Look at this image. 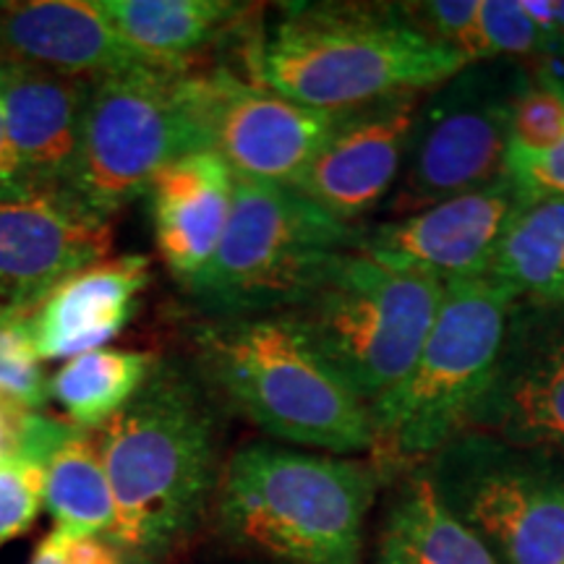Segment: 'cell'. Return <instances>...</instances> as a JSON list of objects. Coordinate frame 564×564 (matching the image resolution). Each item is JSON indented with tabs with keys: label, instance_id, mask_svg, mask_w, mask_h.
I'll list each match as a JSON object with an SVG mask.
<instances>
[{
	"label": "cell",
	"instance_id": "obj_29",
	"mask_svg": "<svg viewBox=\"0 0 564 564\" xmlns=\"http://www.w3.org/2000/svg\"><path fill=\"white\" fill-rule=\"evenodd\" d=\"M45 468L21 457L0 463V549L24 535L45 507Z\"/></svg>",
	"mask_w": 564,
	"mask_h": 564
},
{
	"label": "cell",
	"instance_id": "obj_16",
	"mask_svg": "<svg viewBox=\"0 0 564 564\" xmlns=\"http://www.w3.org/2000/svg\"><path fill=\"white\" fill-rule=\"evenodd\" d=\"M3 112L19 181L68 183L95 82L0 58Z\"/></svg>",
	"mask_w": 564,
	"mask_h": 564
},
{
	"label": "cell",
	"instance_id": "obj_14",
	"mask_svg": "<svg viewBox=\"0 0 564 564\" xmlns=\"http://www.w3.org/2000/svg\"><path fill=\"white\" fill-rule=\"evenodd\" d=\"M523 192L510 175L413 215L361 230L358 249L398 270L442 282L486 278Z\"/></svg>",
	"mask_w": 564,
	"mask_h": 564
},
{
	"label": "cell",
	"instance_id": "obj_6",
	"mask_svg": "<svg viewBox=\"0 0 564 564\" xmlns=\"http://www.w3.org/2000/svg\"><path fill=\"white\" fill-rule=\"evenodd\" d=\"M364 225L324 212L282 183L236 178L228 228L215 259L186 288L207 316L293 312L314 293Z\"/></svg>",
	"mask_w": 564,
	"mask_h": 564
},
{
	"label": "cell",
	"instance_id": "obj_4",
	"mask_svg": "<svg viewBox=\"0 0 564 564\" xmlns=\"http://www.w3.org/2000/svg\"><path fill=\"white\" fill-rule=\"evenodd\" d=\"M196 377L272 440L333 455L373 453L371 408L324 364L291 314L207 316Z\"/></svg>",
	"mask_w": 564,
	"mask_h": 564
},
{
	"label": "cell",
	"instance_id": "obj_20",
	"mask_svg": "<svg viewBox=\"0 0 564 564\" xmlns=\"http://www.w3.org/2000/svg\"><path fill=\"white\" fill-rule=\"evenodd\" d=\"M118 34L141 61L194 68V58L249 13L232 0H100Z\"/></svg>",
	"mask_w": 564,
	"mask_h": 564
},
{
	"label": "cell",
	"instance_id": "obj_26",
	"mask_svg": "<svg viewBox=\"0 0 564 564\" xmlns=\"http://www.w3.org/2000/svg\"><path fill=\"white\" fill-rule=\"evenodd\" d=\"M564 137V79L549 70L531 82L512 112L507 165L546 154Z\"/></svg>",
	"mask_w": 564,
	"mask_h": 564
},
{
	"label": "cell",
	"instance_id": "obj_7",
	"mask_svg": "<svg viewBox=\"0 0 564 564\" xmlns=\"http://www.w3.org/2000/svg\"><path fill=\"white\" fill-rule=\"evenodd\" d=\"M442 299V280L398 270L356 246L285 314L324 364L371 408L411 373Z\"/></svg>",
	"mask_w": 564,
	"mask_h": 564
},
{
	"label": "cell",
	"instance_id": "obj_17",
	"mask_svg": "<svg viewBox=\"0 0 564 564\" xmlns=\"http://www.w3.org/2000/svg\"><path fill=\"white\" fill-rule=\"evenodd\" d=\"M0 58L91 82L150 66L126 45L100 0L0 3Z\"/></svg>",
	"mask_w": 564,
	"mask_h": 564
},
{
	"label": "cell",
	"instance_id": "obj_31",
	"mask_svg": "<svg viewBox=\"0 0 564 564\" xmlns=\"http://www.w3.org/2000/svg\"><path fill=\"white\" fill-rule=\"evenodd\" d=\"M61 533V531H58ZM123 556L102 535L68 539L63 535V564H121Z\"/></svg>",
	"mask_w": 564,
	"mask_h": 564
},
{
	"label": "cell",
	"instance_id": "obj_19",
	"mask_svg": "<svg viewBox=\"0 0 564 564\" xmlns=\"http://www.w3.org/2000/svg\"><path fill=\"white\" fill-rule=\"evenodd\" d=\"M150 259L141 253L102 259L63 280L32 314V340L42 361H68L105 348L129 327L150 288Z\"/></svg>",
	"mask_w": 564,
	"mask_h": 564
},
{
	"label": "cell",
	"instance_id": "obj_21",
	"mask_svg": "<svg viewBox=\"0 0 564 564\" xmlns=\"http://www.w3.org/2000/svg\"><path fill=\"white\" fill-rule=\"evenodd\" d=\"M373 564H499L489 549L453 518L429 478L408 476L394 489L379 528Z\"/></svg>",
	"mask_w": 564,
	"mask_h": 564
},
{
	"label": "cell",
	"instance_id": "obj_28",
	"mask_svg": "<svg viewBox=\"0 0 564 564\" xmlns=\"http://www.w3.org/2000/svg\"><path fill=\"white\" fill-rule=\"evenodd\" d=\"M415 24L436 42L453 47L468 63L489 61L481 30L478 0H432V3H403Z\"/></svg>",
	"mask_w": 564,
	"mask_h": 564
},
{
	"label": "cell",
	"instance_id": "obj_25",
	"mask_svg": "<svg viewBox=\"0 0 564 564\" xmlns=\"http://www.w3.org/2000/svg\"><path fill=\"white\" fill-rule=\"evenodd\" d=\"M32 314L30 308H0V394L42 413L51 403V379L34 350Z\"/></svg>",
	"mask_w": 564,
	"mask_h": 564
},
{
	"label": "cell",
	"instance_id": "obj_27",
	"mask_svg": "<svg viewBox=\"0 0 564 564\" xmlns=\"http://www.w3.org/2000/svg\"><path fill=\"white\" fill-rule=\"evenodd\" d=\"M481 30L489 58L520 61L564 47L562 32L541 30L528 17L523 3H510V0H481Z\"/></svg>",
	"mask_w": 564,
	"mask_h": 564
},
{
	"label": "cell",
	"instance_id": "obj_30",
	"mask_svg": "<svg viewBox=\"0 0 564 564\" xmlns=\"http://www.w3.org/2000/svg\"><path fill=\"white\" fill-rule=\"evenodd\" d=\"M507 175L523 192L525 199L564 196V137L546 154L507 165Z\"/></svg>",
	"mask_w": 564,
	"mask_h": 564
},
{
	"label": "cell",
	"instance_id": "obj_37",
	"mask_svg": "<svg viewBox=\"0 0 564 564\" xmlns=\"http://www.w3.org/2000/svg\"><path fill=\"white\" fill-rule=\"evenodd\" d=\"M556 24H560V30L564 34V3H556Z\"/></svg>",
	"mask_w": 564,
	"mask_h": 564
},
{
	"label": "cell",
	"instance_id": "obj_3",
	"mask_svg": "<svg viewBox=\"0 0 564 564\" xmlns=\"http://www.w3.org/2000/svg\"><path fill=\"white\" fill-rule=\"evenodd\" d=\"M384 476L373 457L243 444L217 481V531L253 560L364 564L366 520Z\"/></svg>",
	"mask_w": 564,
	"mask_h": 564
},
{
	"label": "cell",
	"instance_id": "obj_13",
	"mask_svg": "<svg viewBox=\"0 0 564 564\" xmlns=\"http://www.w3.org/2000/svg\"><path fill=\"white\" fill-rule=\"evenodd\" d=\"M468 432L564 455V303L514 301Z\"/></svg>",
	"mask_w": 564,
	"mask_h": 564
},
{
	"label": "cell",
	"instance_id": "obj_32",
	"mask_svg": "<svg viewBox=\"0 0 564 564\" xmlns=\"http://www.w3.org/2000/svg\"><path fill=\"white\" fill-rule=\"evenodd\" d=\"M30 413L32 411H26L24 405L13 403L11 398L0 394V463L19 455L21 436H24V426Z\"/></svg>",
	"mask_w": 564,
	"mask_h": 564
},
{
	"label": "cell",
	"instance_id": "obj_15",
	"mask_svg": "<svg viewBox=\"0 0 564 564\" xmlns=\"http://www.w3.org/2000/svg\"><path fill=\"white\" fill-rule=\"evenodd\" d=\"M421 102L423 91H411L343 112L333 137L293 183L295 192L337 220L358 225L382 207L403 173Z\"/></svg>",
	"mask_w": 564,
	"mask_h": 564
},
{
	"label": "cell",
	"instance_id": "obj_12",
	"mask_svg": "<svg viewBox=\"0 0 564 564\" xmlns=\"http://www.w3.org/2000/svg\"><path fill=\"white\" fill-rule=\"evenodd\" d=\"M112 217L68 183L0 186V308H34L70 274L108 259Z\"/></svg>",
	"mask_w": 564,
	"mask_h": 564
},
{
	"label": "cell",
	"instance_id": "obj_36",
	"mask_svg": "<svg viewBox=\"0 0 564 564\" xmlns=\"http://www.w3.org/2000/svg\"><path fill=\"white\" fill-rule=\"evenodd\" d=\"M228 564H278V562H267V560H253V556H246V560H236Z\"/></svg>",
	"mask_w": 564,
	"mask_h": 564
},
{
	"label": "cell",
	"instance_id": "obj_5",
	"mask_svg": "<svg viewBox=\"0 0 564 564\" xmlns=\"http://www.w3.org/2000/svg\"><path fill=\"white\" fill-rule=\"evenodd\" d=\"M514 295L491 278L444 282V299L411 373L371 405L373 460L384 474L426 463L468 432L502 350Z\"/></svg>",
	"mask_w": 564,
	"mask_h": 564
},
{
	"label": "cell",
	"instance_id": "obj_33",
	"mask_svg": "<svg viewBox=\"0 0 564 564\" xmlns=\"http://www.w3.org/2000/svg\"><path fill=\"white\" fill-rule=\"evenodd\" d=\"M19 181L17 162L9 144V131H6V112H3V68H0V186L3 183Z\"/></svg>",
	"mask_w": 564,
	"mask_h": 564
},
{
	"label": "cell",
	"instance_id": "obj_11",
	"mask_svg": "<svg viewBox=\"0 0 564 564\" xmlns=\"http://www.w3.org/2000/svg\"><path fill=\"white\" fill-rule=\"evenodd\" d=\"M192 102L204 147L228 162L236 178L293 186L343 112L306 108L230 68L192 70Z\"/></svg>",
	"mask_w": 564,
	"mask_h": 564
},
{
	"label": "cell",
	"instance_id": "obj_1",
	"mask_svg": "<svg viewBox=\"0 0 564 564\" xmlns=\"http://www.w3.org/2000/svg\"><path fill=\"white\" fill-rule=\"evenodd\" d=\"M97 434L116 502L108 541L123 556L165 562L202 523L223 474L207 387L160 361Z\"/></svg>",
	"mask_w": 564,
	"mask_h": 564
},
{
	"label": "cell",
	"instance_id": "obj_10",
	"mask_svg": "<svg viewBox=\"0 0 564 564\" xmlns=\"http://www.w3.org/2000/svg\"><path fill=\"white\" fill-rule=\"evenodd\" d=\"M192 70L133 66L95 82L68 181L89 207L116 217L171 162L207 150L194 116Z\"/></svg>",
	"mask_w": 564,
	"mask_h": 564
},
{
	"label": "cell",
	"instance_id": "obj_24",
	"mask_svg": "<svg viewBox=\"0 0 564 564\" xmlns=\"http://www.w3.org/2000/svg\"><path fill=\"white\" fill-rule=\"evenodd\" d=\"M160 358L150 350L97 348L63 361L51 379V400L66 413L68 423L100 432L137 398Z\"/></svg>",
	"mask_w": 564,
	"mask_h": 564
},
{
	"label": "cell",
	"instance_id": "obj_9",
	"mask_svg": "<svg viewBox=\"0 0 564 564\" xmlns=\"http://www.w3.org/2000/svg\"><path fill=\"white\" fill-rule=\"evenodd\" d=\"M531 82L520 61L489 58L429 89L384 202L394 220L505 178L512 112Z\"/></svg>",
	"mask_w": 564,
	"mask_h": 564
},
{
	"label": "cell",
	"instance_id": "obj_8",
	"mask_svg": "<svg viewBox=\"0 0 564 564\" xmlns=\"http://www.w3.org/2000/svg\"><path fill=\"white\" fill-rule=\"evenodd\" d=\"M421 470L499 564H564V455L465 432Z\"/></svg>",
	"mask_w": 564,
	"mask_h": 564
},
{
	"label": "cell",
	"instance_id": "obj_18",
	"mask_svg": "<svg viewBox=\"0 0 564 564\" xmlns=\"http://www.w3.org/2000/svg\"><path fill=\"white\" fill-rule=\"evenodd\" d=\"M147 196L160 259L188 288L220 249L236 196V173L217 152L199 150L171 162Z\"/></svg>",
	"mask_w": 564,
	"mask_h": 564
},
{
	"label": "cell",
	"instance_id": "obj_2",
	"mask_svg": "<svg viewBox=\"0 0 564 564\" xmlns=\"http://www.w3.org/2000/svg\"><path fill=\"white\" fill-rule=\"evenodd\" d=\"M465 66L403 3H288L253 47L251 79L306 108L348 112L429 91Z\"/></svg>",
	"mask_w": 564,
	"mask_h": 564
},
{
	"label": "cell",
	"instance_id": "obj_22",
	"mask_svg": "<svg viewBox=\"0 0 564 564\" xmlns=\"http://www.w3.org/2000/svg\"><path fill=\"white\" fill-rule=\"evenodd\" d=\"M486 278L507 288L514 301L564 303V196L520 204Z\"/></svg>",
	"mask_w": 564,
	"mask_h": 564
},
{
	"label": "cell",
	"instance_id": "obj_35",
	"mask_svg": "<svg viewBox=\"0 0 564 564\" xmlns=\"http://www.w3.org/2000/svg\"><path fill=\"white\" fill-rule=\"evenodd\" d=\"M123 556V554H121ZM121 564H165V562H158V560H144V556H123Z\"/></svg>",
	"mask_w": 564,
	"mask_h": 564
},
{
	"label": "cell",
	"instance_id": "obj_23",
	"mask_svg": "<svg viewBox=\"0 0 564 564\" xmlns=\"http://www.w3.org/2000/svg\"><path fill=\"white\" fill-rule=\"evenodd\" d=\"M45 510L68 539L102 535L116 523V502L102 463L100 434L70 426L45 465Z\"/></svg>",
	"mask_w": 564,
	"mask_h": 564
},
{
	"label": "cell",
	"instance_id": "obj_34",
	"mask_svg": "<svg viewBox=\"0 0 564 564\" xmlns=\"http://www.w3.org/2000/svg\"><path fill=\"white\" fill-rule=\"evenodd\" d=\"M30 564H63V533L53 528L51 533L45 535V541L37 546Z\"/></svg>",
	"mask_w": 564,
	"mask_h": 564
}]
</instances>
